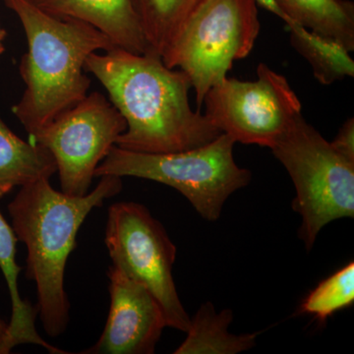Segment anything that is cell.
Returning <instances> with one entry per match:
<instances>
[{
	"label": "cell",
	"mask_w": 354,
	"mask_h": 354,
	"mask_svg": "<svg viewBox=\"0 0 354 354\" xmlns=\"http://www.w3.org/2000/svg\"><path fill=\"white\" fill-rule=\"evenodd\" d=\"M295 184L292 209L307 250L330 221L354 216V162L337 152L302 114L271 148Z\"/></svg>",
	"instance_id": "5"
},
{
	"label": "cell",
	"mask_w": 354,
	"mask_h": 354,
	"mask_svg": "<svg viewBox=\"0 0 354 354\" xmlns=\"http://www.w3.org/2000/svg\"><path fill=\"white\" fill-rule=\"evenodd\" d=\"M58 18L81 21L99 30L115 48L151 53L135 0H32Z\"/></svg>",
	"instance_id": "11"
},
{
	"label": "cell",
	"mask_w": 354,
	"mask_h": 354,
	"mask_svg": "<svg viewBox=\"0 0 354 354\" xmlns=\"http://www.w3.org/2000/svg\"><path fill=\"white\" fill-rule=\"evenodd\" d=\"M18 239L12 225H9L0 212V270L6 279L10 295V323L0 337V354H9L21 344H36L53 354H67V351L51 346L39 335L36 328L38 307H32L21 297L18 279L22 268L16 262Z\"/></svg>",
	"instance_id": "12"
},
{
	"label": "cell",
	"mask_w": 354,
	"mask_h": 354,
	"mask_svg": "<svg viewBox=\"0 0 354 354\" xmlns=\"http://www.w3.org/2000/svg\"><path fill=\"white\" fill-rule=\"evenodd\" d=\"M255 0H203L162 59L189 77L198 108L227 77L235 60L250 55L260 32Z\"/></svg>",
	"instance_id": "6"
},
{
	"label": "cell",
	"mask_w": 354,
	"mask_h": 354,
	"mask_svg": "<svg viewBox=\"0 0 354 354\" xmlns=\"http://www.w3.org/2000/svg\"><path fill=\"white\" fill-rule=\"evenodd\" d=\"M333 147L342 156L354 162V120L348 118L337 132Z\"/></svg>",
	"instance_id": "19"
},
{
	"label": "cell",
	"mask_w": 354,
	"mask_h": 354,
	"mask_svg": "<svg viewBox=\"0 0 354 354\" xmlns=\"http://www.w3.org/2000/svg\"><path fill=\"white\" fill-rule=\"evenodd\" d=\"M203 0H135L151 53L160 58Z\"/></svg>",
	"instance_id": "17"
},
{
	"label": "cell",
	"mask_w": 354,
	"mask_h": 354,
	"mask_svg": "<svg viewBox=\"0 0 354 354\" xmlns=\"http://www.w3.org/2000/svg\"><path fill=\"white\" fill-rule=\"evenodd\" d=\"M205 115L235 143L271 149L301 113V102L285 76L267 64L257 67V79L225 77L205 97Z\"/></svg>",
	"instance_id": "8"
},
{
	"label": "cell",
	"mask_w": 354,
	"mask_h": 354,
	"mask_svg": "<svg viewBox=\"0 0 354 354\" xmlns=\"http://www.w3.org/2000/svg\"><path fill=\"white\" fill-rule=\"evenodd\" d=\"M125 129L115 106L101 93L93 92L30 137L55 158L62 192L83 196L95 169Z\"/></svg>",
	"instance_id": "9"
},
{
	"label": "cell",
	"mask_w": 354,
	"mask_h": 354,
	"mask_svg": "<svg viewBox=\"0 0 354 354\" xmlns=\"http://www.w3.org/2000/svg\"><path fill=\"white\" fill-rule=\"evenodd\" d=\"M104 243L113 265L141 283L157 300L167 327L187 332L191 318L172 277L176 247L162 223L139 203H115L109 208Z\"/></svg>",
	"instance_id": "7"
},
{
	"label": "cell",
	"mask_w": 354,
	"mask_h": 354,
	"mask_svg": "<svg viewBox=\"0 0 354 354\" xmlns=\"http://www.w3.org/2000/svg\"><path fill=\"white\" fill-rule=\"evenodd\" d=\"M255 2L257 3V6L263 7L266 10L274 14V15H276L279 19L283 20L286 25L292 22L293 20H290V18L286 15L285 12L281 10L277 0H255Z\"/></svg>",
	"instance_id": "20"
},
{
	"label": "cell",
	"mask_w": 354,
	"mask_h": 354,
	"mask_svg": "<svg viewBox=\"0 0 354 354\" xmlns=\"http://www.w3.org/2000/svg\"><path fill=\"white\" fill-rule=\"evenodd\" d=\"M286 26L291 44L309 62L319 83L330 85L354 76L353 59L342 44L310 31L295 21Z\"/></svg>",
	"instance_id": "16"
},
{
	"label": "cell",
	"mask_w": 354,
	"mask_h": 354,
	"mask_svg": "<svg viewBox=\"0 0 354 354\" xmlns=\"http://www.w3.org/2000/svg\"><path fill=\"white\" fill-rule=\"evenodd\" d=\"M7 328V324L4 322L3 320H2L1 318H0V337H1L2 335L4 334V332H6Z\"/></svg>",
	"instance_id": "22"
},
{
	"label": "cell",
	"mask_w": 354,
	"mask_h": 354,
	"mask_svg": "<svg viewBox=\"0 0 354 354\" xmlns=\"http://www.w3.org/2000/svg\"><path fill=\"white\" fill-rule=\"evenodd\" d=\"M57 172L55 158L44 147L21 139L0 118V201L12 192Z\"/></svg>",
	"instance_id": "13"
},
{
	"label": "cell",
	"mask_w": 354,
	"mask_h": 354,
	"mask_svg": "<svg viewBox=\"0 0 354 354\" xmlns=\"http://www.w3.org/2000/svg\"><path fill=\"white\" fill-rule=\"evenodd\" d=\"M354 301V263L324 279L307 295L301 312L325 322L335 312L351 306Z\"/></svg>",
	"instance_id": "18"
},
{
	"label": "cell",
	"mask_w": 354,
	"mask_h": 354,
	"mask_svg": "<svg viewBox=\"0 0 354 354\" xmlns=\"http://www.w3.org/2000/svg\"><path fill=\"white\" fill-rule=\"evenodd\" d=\"M19 18L27 39V53L19 72L25 84L14 115L30 136L88 95V57L115 48L99 30L74 19L46 12L32 0H4Z\"/></svg>",
	"instance_id": "3"
},
{
	"label": "cell",
	"mask_w": 354,
	"mask_h": 354,
	"mask_svg": "<svg viewBox=\"0 0 354 354\" xmlns=\"http://www.w3.org/2000/svg\"><path fill=\"white\" fill-rule=\"evenodd\" d=\"M6 38V32L3 28L0 27V55L6 50V46H4V39Z\"/></svg>",
	"instance_id": "21"
},
{
	"label": "cell",
	"mask_w": 354,
	"mask_h": 354,
	"mask_svg": "<svg viewBox=\"0 0 354 354\" xmlns=\"http://www.w3.org/2000/svg\"><path fill=\"white\" fill-rule=\"evenodd\" d=\"M108 276L111 307L99 341L87 354H153L167 327L164 312L150 291L120 268Z\"/></svg>",
	"instance_id": "10"
},
{
	"label": "cell",
	"mask_w": 354,
	"mask_h": 354,
	"mask_svg": "<svg viewBox=\"0 0 354 354\" xmlns=\"http://www.w3.org/2000/svg\"><path fill=\"white\" fill-rule=\"evenodd\" d=\"M232 320V310L216 312L211 302H206L191 319L187 337L174 353L235 354L252 348L257 334H232L228 327Z\"/></svg>",
	"instance_id": "14"
},
{
	"label": "cell",
	"mask_w": 354,
	"mask_h": 354,
	"mask_svg": "<svg viewBox=\"0 0 354 354\" xmlns=\"http://www.w3.org/2000/svg\"><path fill=\"white\" fill-rule=\"evenodd\" d=\"M290 20L354 50V3L351 0H277Z\"/></svg>",
	"instance_id": "15"
},
{
	"label": "cell",
	"mask_w": 354,
	"mask_h": 354,
	"mask_svg": "<svg viewBox=\"0 0 354 354\" xmlns=\"http://www.w3.org/2000/svg\"><path fill=\"white\" fill-rule=\"evenodd\" d=\"M86 71L106 88L127 129L115 146L132 152L167 153L206 145L221 132L191 109L190 79L152 53L113 48L88 57Z\"/></svg>",
	"instance_id": "1"
},
{
	"label": "cell",
	"mask_w": 354,
	"mask_h": 354,
	"mask_svg": "<svg viewBox=\"0 0 354 354\" xmlns=\"http://www.w3.org/2000/svg\"><path fill=\"white\" fill-rule=\"evenodd\" d=\"M100 178L97 187L83 196L59 192L50 179L41 178L22 186L8 204L14 232L27 247L26 276L36 283L38 313L51 337L64 334L68 326L65 268L79 230L93 209L122 190L121 177Z\"/></svg>",
	"instance_id": "2"
},
{
	"label": "cell",
	"mask_w": 354,
	"mask_h": 354,
	"mask_svg": "<svg viewBox=\"0 0 354 354\" xmlns=\"http://www.w3.org/2000/svg\"><path fill=\"white\" fill-rule=\"evenodd\" d=\"M235 141L221 133L213 141L180 152L147 153L113 146L95 177H137L174 188L207 221L220 218L235 191L248 185L251 172L234 158Z\"/></svg>",
	"instance_id": "4"
}]
</instances>
